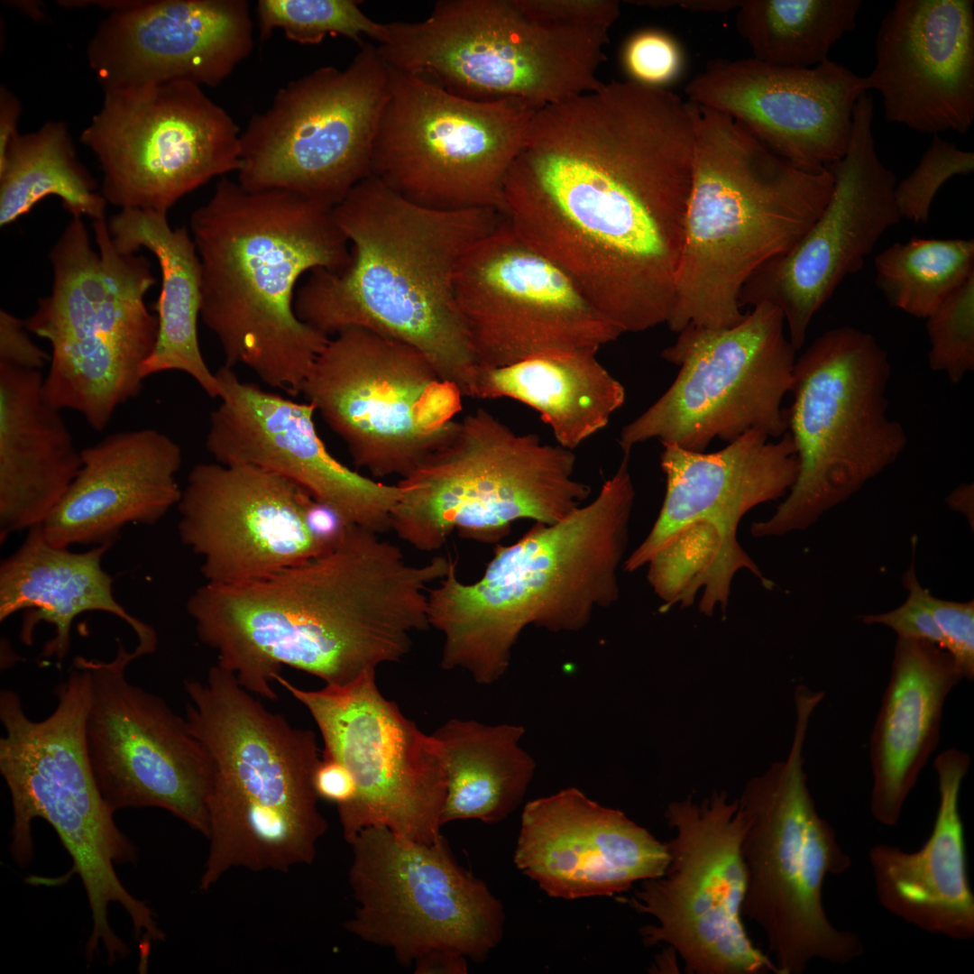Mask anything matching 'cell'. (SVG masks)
<instances>
[{"label":"cell","instance_id":"obj_43","mask_svg":"<svg viewBox=\"0 0 974 974\" xmlns=\"http://www.w3.org/2000/svg\"><path fill=\"white\" fill-rule=\"evenodd\" d=\"M355 0H259L256 4L259 32L265 39L280 29L299 44H317L326 35H341L360 46L363 36L381 43L385 23L368 17Z\"/></svg>","mask_w":974,"mask_h":974},{"label":"cell","instance_id":"obj_45","mask_svg":"<svg viewBox=\"0 0 974 974\" xmlns=\"http://www.w3.org/2000/svg\"><path fill=\"white\" fill-rule=\"evenodd\" d=\"M973 170L972 152L959 149L939 133L933 134L917 166L895 186L894 199L901 219L926 223L932 202L942 186L955 175H968Z\"/></svg>","mask_w":974,"mask_h":974},{"label":"cell","instance_id":"obj_18","mask_svg":"<svg viewBox=\"0 0 974 974\" xmlns=\"http://www.w3.org/2000/svg\"><path fill=\"white\" fill-rule=\"evenodd\" d=\"M389 82L377 47L364 42L345 69L321 67L280 88L241 133L238 184L335 207L371 175Z\"/></svg>","mask_w":974,"mask_h":974},{"label":"cell","instance_id":"obj_23","mask_svg":"<svg viewBox=\"0 0 974 974\" xmlns=\"http://www.w3.org/2000/svg\"><path fill=\"white\" fill-rule=\"evenodd\" d=\"M143 656L117 638L113 659L83 657L90 677L86 742L96 782L115 813L164 809L207 838V758L185 718L126 678L128 665Z\"/></svg>","mask_w":974,"mask_h":974},{"label":"cell","instance_id":"obj_55","mask_svg":"<svg viewBox=\"0 0 974 974\" xmlns=\"http://www.w3.org/2000/svg\"><path fill=\"white\" fill-rule=\"evenodd\" d=\"M629 3L653 8L679 7L692 12H727L736 10L741 1L737 0H649L629 1Z\"/></svg>","mask_w":974,"mask_h":974},{"label":"cell","instance_id":"obj_44","mask_svg":"<svg viewBox=\"0 0 974 974\" xmlns=\"http://www.w3.org/2000/svg\"><path fill=\"white\" fill-rule=\"evenodd\" d=\"M925 319L930 368L959 383L974 369V275Z\"/></svg>","mask_w":974,"mask_h":974},{"label":"cell","instance_id":"obj_48","mask_svg":"<svg viewBox=\"0 0 974 974\" xmlns=\"http://www.w3.org/2000/svg\"><path fill=\"white\" fill-rule=\"evenodd\" d=\"M902 581L908 591L906 601L887 612L862 615L861 621L868 625L887 626L893 629L899 639L924 640L943 648L942 635L924 603L923 587L916 578L914 561L904 573Z\"/></svg>","mask_w":974,"mask_h":974},{"label":"cell","instance_id":"obj_2","mask_svg":"<svg viewBox=\"0 0 974 974\" xmlns=\"http://www.w3.org/2000/svg\"><path fill=\"white\" fill-rule=\"evenodd\" d=\"M443 573L438 560L412 565L379 534L347 525L305 562L244 583H205L187 611L216 665L273 701L283 666L345 685L400 661L430 627L429 585Z\"/></svg>","mask_w":974,"mask_h":974},{"label":"cell","instance_id":"obj_35","mask_svg":"<svg viewBox=\"0 0 974 974\" xmlns=\"http://www.w3.org/2000/svg\"><path fill=\"white\" fill-rule=\"evenodd\" d=\"M113 543L94 546L83 552L51 545L42 525L29 530L20 547L0 565V620L25 611L20 639L30 646L36 627L54 628L41 656L54 657L60 665L70 648L74 620L88 611L112 614L135 633L137 646L149 655L156 651L158 635L149 624L130 614L115 599L113 578L102 559Z\"/></svg>","mask_w":974,"mask_h":974},{"label":"cell","instance_id":"obj_46","mask_svg":"<svg viewBox=\"0 0 974 974\" xmlns=\"http://www.w3.org/2000/svg\"><path fill=\"white\" fill-rule=\"evenodd\" d=\"M622 60L631 80L659 87L677 78L684 65L676 41L657 30L634 33L624 46Z\"/></svg>","mask_w":974,"mask_h":974},{"label":"cell","instance_id":"obj_3","mask_svg":"<svg viewBox=\"0 0 974 974\" xmlns=\"http://www.w3.org/2000/svg\"><path fill=\"white\" fill-rule=\"evenodd\" d=\"M351 261L314 270L297 289L299 318L331 337L371 330L419 351L463 396L477 366L455 299L468 249L504 216L488 207L443 210L414 203L370 175L333 208Z\"/></svg>","mask_w":974,"mask_h":974},{"label":"cell","instance_id":"obj_6","mask_svg":"<svg viewBox=\"0 0 974 974\" xmlns=\"http://www.w3.org/2000/svg\"><path fill=\"white\" fill-rule=\"evenodd\" d=\"M694 106L692 184L666 322L675 333L740 323L745 283L801 239L833 188L828 168L797 169L730 116Z\"/></svg>","mask_w":974,"mask_h":974},{"label":"cell","instance_id":"obj_26","mask_svg":"<svg viewBox=\"0 0 974 974\" xmlns=\"http://www.w3.org/2000/svg\"><path fill=\"white\" fill-rule=\"evenodd\" d=\"M313 497L276 473L244 464H196L177 505L181 542L206 583L229 585L305 562L326 547L306 519Z\"/></svg>","mask_w":974,"mask_h":974},{"label":"cell","instance_id":"obj_28","mask_svg":"<svg viewBox=\"0 0 974 974\" xmlns=\"http://www.w3.org/2000/svg\"><path fill=\"white\" fill-rule=\"evenodd\" d=\"M868 90L864 77L830 59L810 68L717 59L685 87L688 101L726 114L808 172L843 157L854 107Z\"/></svg>","mask_w":974,"mask_h":974},{"label":"cell","instance_id":"obj_24","mask_svg":"<svg viewBox=\"0 0 974 974\" xmlns=\"http://www.w3.org/2000/svg\"><path fill=\"white\" fill-rule=\"evenodd\" d=\"M455 299L483 368L552 352H597L620 335L573 279L505 218L464 253Z\"/></svg>","mask_w":974,"mask_h":974},{"label":"cell","instance_id":"obj_40","mask_svg":"<svg viewBox=\"0 0 974 974\" xmlns=\"http://www.w3.org/2000/svg\"><path fill=\"white\" fill-rule=\"evenodd\" d=\"M78 160L66 125L48 122L20 134L0 161V225L26 215L41 199L57 196L72 217L105 219L106 200Z\"/></svg>","mask_w":974,"mask_h":974},{"label":"cell","instance_id":"obj_36","mask_svg":"<svg viewBox=\"0 0 974 974\" xmlns=\"http://www.w3.org/2000/svg\"><path fill=\"white\" fill-rule=\"evenodd\" d=\"M44 376L0 364V540L42 525L81 466V450L43 394Z\"/></svg>","mask_w":974,"mask_h":974},{"label":"cell","instance_id":"obj_50","mask_svg":"<svg viewBox=\"0 0 974 974\" xmlns=\"http://www.w3.org/2000/svg\"><path fill=\"white\" fill-rule=\"evenodd\" d=\"M24 321L0 310V364L40 371L51 356L33 343Z\"/></svg>","mask_w":974,"mask_h":974},{"label":"cell","instance_id":"obj_7","mask_svg":"<svg viewBox=\"0 0 974 974\" xmlns=\"http://www.w3.org/2000/svg\"><path fill=\"white\" fill-rule=\"evenodd\" d=\"M185 720L208 760L207 891L230 869L287 872L313 862L327 823L313 776L315 733L266 709L235 676L212 666L183 681Z\"/></svg>","mask_w":974,"mask_h":974},{"label":"cell","instance_id":"obj_56","mask_svg":"<svg viewBox=\"0 0 974 974\" xmlns=\"http://www.w3.org/2000/svg\"><path fill=\"white\" fill-rule=\"evenodd\" d=\"M948 505L973 519V484L964 483L953 490L946 499Z\"/></svg>","mask_w":974,"mask_h":974},{"label":"cell","instance_id":"obj_41","mask_svg":"<svg viewBox=\"0 0 974 974\" xmlns=\"http://www.w3.org/2000/svg\"><path fill=\"white\" fill-rule=\"evenodd\" d=\"M860 0H745L736 9L738 33L753 59L784 67H814L854 30Z\"/></svg>","mask_w":974,"mask_h":974},{"label":"cell","instance_id":"obj_29","mask_svg":"<svg viewBox=\"0 0 974 974\" xmlns=\"http://www.w3.org/2000/svg\"><path fill=\"white\" fill-rule=\"evenodd\" d=\"M87 58L104 89L187 81L216 87L253 49L244 0L110 4Z\"/></svg>","mask_w":974,"mask_h":974},{"label":"cell","instance_id":"obj_10","mask_svg":"<svg viewBox=\"0 0 974 974\" xmlns=\"http://www.w3.org/2000/svg\"><path fill=\"white\" fill-rule=\"evenodd\" d=\"M795 706L786 758L748 781L738 799L746 820L741 913L764 932L777 974H801L814 960L845 965L864 953L860 937L836 927L824 909L826 878L846 872L851 859L807 785L804 748L816 703L799 697Z\"/></svg>","mask_w":974,"mask_h":974},{"label":"cell","instance_id":"obj_53","mask_svg":"<svg viewBox=\"0 0 974 974\" xmlns=\"http://www.w3.org/2000/svg\"><path fill=\"white\" fill-rule=\"evenodd\" d=\"M21 106L18 98L6 87L0 89V161H2L11 144L20 135L18 121Z\"/></svg>","mask_w":974,"mask_h":974},{"label":"cell","instance_id":"obj_42","mask_svg":"<svg viewBox=\"0 0 974 974\" xmlns=\"http://www.w3.org/2000/svg\"><path fill=\"white\" fill-rule=\"evenodd\" d=\"M874 264L888 304L925 319L974 275V241L914 237L881 252Z\"/></svg>","mask_w":974,"mask_h":974},{"label":"cell","instance_id":"obj_39","mask_svg":"<svg viewBox=\"0 0 974 974\" xmlns=\"http://www.w3.org/2000/svg\"><path fill=\"white\" fill-rule=\"evenodd\" d=\"M520 725L450 719L433 735L446 762L442 824L457 820L495 823L522 802L536 763L519 746Z\"/></svg>","mask_w":974,"mask_h":974},{"label":"cell","instance_id":"obj_34","mask_svg":"<svg viewBox=\"0 0 974 974\" xmlns=\"http://www.w3.org/2000/svg\"><path fill=\"white\" fill-rule=\"evenodd\" d=\"M963 679L951 656L936 644L897 638L890 676L869 739L870 812L893 827L938 746L943 706Z\"/></svg>","mask_w":974,"mask_h":974},{"label":"cell","instance_id":"obj_27","mask_svg":"<svg viewBox=\"0 0 974 974\" xmlns=\"http://www.w3.org/2000/svg\"><path fill=\"white\" fill-rule=\"evenodd\" d=\"M219 404L209 416L206 448L215 462L257 467L298 484L347 525L391 529L399 486L366 477L335 459L320 438L315 407L242 381L234 368L216 372Z\"/></svg>","mask_w":974,"mask_h":974},{"label":"cell","instance_id":"obj_49","mask_svg":"<svg viewBox=\"0 0 974 974\" xmlns=\"http://www.w3.org/2000/svg\"><path fill=\"white\" fill-rule=\"evenodd\" d=\"M529 19L562 26L606 28L620 16L618 1L611 0H515Z\"/></svg>","mask_w":974,"mask_h":974},{"label":"cell","instance_id":"obj_38","mask_svg":"<svg viewBox=\"0 0 974 974\" xmlns=\"http://www.w3.org/2000/svg\"><path fill=\"white\" fill-rule=\"evenodd\" d=\"M596 353L552 352L504 367L477 365L465 397L524 403L551 427L559 446L574 450L604 428L626 398Z\"/></svg>","mask_w":974,"mask_h":974},{"label":"cell","instance_id":"obj_54","mask_svg":"<svg viewBox=\"0 0 974 974\" xmlns=\"http://www.w3.org/2000/svg\"><path fill=\"white\" fill-rule=\"evenodd\" d=\"M416 974H465L467 959L450 951H433L414 962Z\"/></svg>","mask_w":974,"mask_h":974},{"label":"cell","instance_id":"obj_9","mask_svg":"<svg viewBox=\"0 0 974 974\" xmlns=\"http://www.w3.org/2000/svg\"><path fill=\"white\" fill-rule=\"evenodd\" d=\"M96 250L81 217H72L51 248V293L24 320L49 342L43 394L54 408L79 413L95 430L142 389L141 369L158 335L145 303L156 283L151 262L115 245L105 219L93 221Z\"/></svg>","mask_w":974,"mask_h":974},{"label":"cell","instance_id":"obj_30","mask_svg":"<svg viewBox=\"0 0 974 974\" xmlns=\"http://www.w3.org/2000/svg\"><path fill=\"white\" fill-rule=\"evenodd\" d=\"M864 77L885 120L922 133H966L974 121V1L897 0Z\"/></svg>","mask_w":974,"mask_h":974},{"label":"cell","instance_id":"obj_20","mask_svg":"<svg viewBox=\"0 0 974 974\" xmlns=\"http://www.w3.org/2000/svg\"><path fill=\"white\" fill-rule=\"evenodd\" d=\"M348 843L357 907L345 928L354 936L390 949L404 966L433 951L482 962L501 942L502 904L455 860L445 839L417 842L370 826Z\"/></svg>","mask_w":974,"mask_h":974},{"label":"cell","instance_id":"obj_22","mask_svg":"<svg viewBox=\"0 0 974 974\" xmlns=\"http://www.w3.org/2000/svg\"><path fill=\"white\" fill-rule=\"evenodd\" d=\"M240 136L200 86L173 81L105 89L81 141L100 163L106 202L167 213L214 177L239 171Z\"/></svg>","mask_w":974,"mask_h":974},{"label":"cell","instance_id":"obj_32","mask_svg":"<svg viewBox=\"0 0 974 974\" xmlns=\"http://www.w3.org/2000/svg\"><path fill=\"white\" fill-rule=\"evenodd\" d=\"M180 446L155 428L117 431L81 450V466L42 524L59 547L116 540L128 524L152 526L177 506Z\"/></svg>","mask_w":974,"mask_h":974},{"label":"cell","instance_id":"obj_1","mask_svg":"<svg viewBox=\"0 0 974 974\" xmlns=\"http://www.w3.org/2000/svg\"><path fill=\"white\" fill-rule=\"evenodd\" d=\"M695 108L612 80L534 115L503 216L620 335L666 324L685 236Z\"/></svg>","mask_w":974,"mask_h":974},{"label":"cell","instance_id":"obj_5","mask_svg":"<svg viewBox=\"0 0 974 974\" xmlns=\"http://www.w3.org/2000/svg\"><path fill=\"white\" fill-rule=\"evenodd\" d=\"M629 455L599 494L562 520L535 522L517 542L498 545L482 576L462 582L452 558L428 590L429 626L443 636L440 666L462 668L480 685L498 681L529 625L575 632L620 594L618 569L628 544L635 490Z\"/></svg>","mask_w":974,"mask_h":974},{"label":"cell","instance_id":"obj_15","mask_svg":"<svg viewBox=\"0 0 974 974\" xmlns=\"http://www.w3.org/2000/svg\"><path fill=\"white\" fill-rule=\"evenodd\" d=\"M388 67L371 175L424 207L502 214L505 177L538 109L518 99H467Z\"/></svg>","mask_w":974,"mask_h":974},{"label":"cell","instance_id":"obj_14","mask_svg":"<svg viewBox=\"0 0 974 974\" xmlns=\"http://www.w3.org/2000/svg\"><path fill=\"white\" fill-rule=\"evenodd\" d=\"M385 27L377 50L388 66L467 99L540 109L603 84L610 29L539 23L515 0H441L422 21Z\"/></svg>","mask_w":974,"mask_h":974},{"label":"cell","instance_id":"obj_8","mask_svg":"<svg viewBox=\"0 0 974 974\" xmlns=\"http://www.w3.org/2000/svg\"><path fill=\"white\" fill-rule=\"evenodd\" d=\"M54 694L53 712L34 721L17 693L0 692L5 731L0 739V772L13 809L9 849L14 862L27 867L33 856L32 822H47L70 856L87 895L92 927L86 946L112 951L123 942L109 923L112 904L127 914L135 936L152 933L158 922L115 871L116 865L136 864L139 853L115 823L90 766L86 742L90 677L82 656L74 657L67 679Z\"/></svg>","mask_w":974,"mask_h":974},{"label":"cell","instance_id":"obj_13","mask_svg":"<svg viewBox=\"0 0 974 974\" xmlns=\"http://www.w3.org/2000/svg\"><path fill=\"white\" fill-rule=\"evenodd\" d=\"M888 354L869 333L830 329L795 361L787 411L798 462L795 482L755 537L803 530L891 465L905 449L903 426L888 415Z\"/></svg>","mask_w":974,"mask_h":974},{"label":"cell","instance_id":"obj_51","mask_svg":"<svg viewBox=\"0 0 974 974\" xmlns=\"http://www.w3.org/2000/svg\"><path fill=\"white\" fill-rule=\"evenodd\" d=\"M318 797L334 803L336 807L349 804L356 795V786L350 772L338 761L321 758L313 776Z\"/></svg>","mask_w":974,"mask_h":974},{"label":"cell","instance_id":"obj_47","mask_svg":"<svg viewBox=\"0 0 974 974\" xmlns=\"http://www.w3.org/2000/svg\"><path fill=\"white\" fill-rule=\"evenodd\" d=\"M923 598L963 678L974 679V601L954 602L933 596L923 588Z\"/></svg>","mask_w":974,"mask_h":974},{"label":"cell","instance_id":"obj_25","mask_svg":"<svg viewBox=\"0 0 974 974\" xmlns=\"http://www.w3.org/2000/svg\"><path fill=\"white\" fill-rule=\"evenodd\" d=\"M874 105L857 101L847 151L828 167L833 188L825 207L786 253L758 268L742 288L740 306L768 303L784 315L788 338L803 347L814 315L890 226L899 223L896 178L879 160L873 134Z\"/></svg>","mask_w":974,"mask_h":974},{"label":"cell","instance_id":"obj_16","mask_svg":"<svg viewBox=\"0 0 974 974\" xmlns=\"http://www.w3.org/2000/svg\"><path fill=\"white\" fill-rule=\"evenodd\" d=\"M785 326L781 310L761 303L730 327L689 325L680 331L662 352L679 367L677 376L622 427V452L650 439L703 452L713 439L730 443L752 429L781 437L788 430L782 401L796 361Z\"/></svg>","mask_w":974,"mask_h":974},{"label":"cell","instance_id":"obj_4","mask_svg":"<svg viewBox=\"0 0 974 974\" xmlns=\"http://www.w3.org/2000/svg\"><path fill=\"white\" fill-rule=\"evenodd\" d=\"M333 208L222 178L189 219L201 267L200 318L225 365H244L290 396L300 394L330 338L297 316L298 281L317 269L340 272L351 261Z\"/></svg>","mask_w":974,"mask_h":974},{"label":"cell","instance_id":"obj_19","mask_svg":"<svg viewBox=\"0 0 974 974\" xmlns=\"http://www.w3.org/2000/svg\"><path fill=\"white\" fill-rule=\"evenodd\" d=\"M665 818L675 832L666 843V871L643 880L626 900L657 921L639 929L643 943L668 944L686 973L777 974L742 923L746 820L738 799L730 801L725 791L701 801L689 795L670 803Z\"/></svg>","mask_w":974,"mask_h":974},{"label":"cell","instance_id":"obj_37","mask_svg":"<svg viewBox=\"0 0 974 974\" xmlns=\"http://www.w3.org/2000/svg\"><path fill=\"white\" fill-rule=\"evenodd\" d=\"M115 247L122 253L147 249L158 260L161 291L154 309L158 335L155 347L141 369L143 379L177 371L191 377L211 398L220 389L216 373L202 355L198 322L201 309V267L187 227L172 228L167 213L124 208L107 222Z\"/></svg>","mask_w":974,"mask_h":974},{"label":"cell","instance_id":"obj_31","mask_svg":"<svg viewBox=\"0 0 974 974\" xmlns=\"http://www.w3.org/2000/svg\"><path fill=\"white\" fill-rule=\"evenodd\" d=\"M513 860L549 896L576 899L659 878L669 854L620 810L568 787L525 805Z\"/></svg>","mask_w":974,"mask_h":974},{"label":"cell","instance_id":"obj_11","mask_svg":"<svg viewBox=\"0 0 974 974\" xmlns=\"http://www.w3.org/2000/svg\"><path fill=\"white\" fill-rule=\"evenodd\" d=\"M661 468L665 499L651 530L624 562L628 572L648 565V580L663 609L693 604L703 589L700 611H724L734 574H754L771 589V581L737 539L742 517L776 500L796 481L799 462L790 433L776 442L749 430L713 453L663 444Z\"/></svg>","mask_w":974,"mask_h":974},{"label":"cell","instance_id":"obj_33","mask_svg":"<svg viewBox=\"0 0 974 974\" xmlns=\"http://www.w3.org/2000/svg\"><path fill=\"white\" fill-rule=\"evenodd\" d=\"M970 766L956 748L934 760L939 805L930 836L917 850L878 843L868 860L881 906L931 934L958 941L974 936V895L967 868L960 793Z\"/></svg>","mask_w":974,"mask_h":974},{"label":"cell","instance_id":"obj_12","mask_svg":"<svg viewBox=\"0 0 974 974\" xmlns=\"http://www.w3.org/2000/svg\"><path fill=\"white\" fill-rule=\"evenodd\" d=\"M573 450L519 435L484 409L456 421L447 439L397 484V536L424 552L454 530L493 543L512 522L555 524L581 506L591 488L574 476Z\"/></svg>","mask_w":974,"mask_h":974},{"label":"cell","instance_id":"obj_21","mask_svg":"<svg viewBox=\"0 0 974 974\" xmlns=\"http://www.w3.org/2000/svg\"><path fill=\"white\" fill-rule=\"evenodd\" d=\"M274 682L309 712L324 742L322 757L341 763L354 778V798L337 807L347 842L370 826L417 842L444 839L443 748L381 693L376 671L319 690L299 688L280 674Z\"/></svg>","mask_w":974,"mask_h":974},{"label":"cell","instance_id":"obj_17","mask_svg":"<svg viewBox=\"0 0 974 974\" xmlns=\"http://www.w3.org/2000/svg\"><path fill=\"white\" fill-rule=\"evenodd\" d=\"M300 394L357 467L401 478L447 439L464 397L416 348L361 327L329 338Z\"/></svg>","mask_w":974,"mask_h":974},{"label":"cell","instance_id":"obj_52","mask_svg":"<svg viewBox=\"0 0 974 974\" xmlns=\"http://www.w3.org/2000/svg\"><path fill=\"white\" fill-rule=\"evenodd\" d=\"M306 519L311 533L326 547L335 543L347 526L336 511L314 498L307 507Z\"/></svg>","mask_w":974,"mask_h":974}]
</instances>
